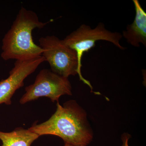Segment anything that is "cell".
<instances>
[{"instance_id":"7a4b0ae2","label":"cell","mask_w":146,"mask_h":146,"mask_svg":"<svg viewBox=\"0 0 146 146\" xmlns=\"http://www.w3.org/2000/svg\"><path fill=\"white\" fill-rule=\"evenodd\" d=\"M49 23H43L34 11L21 7L2 40L1 56L4 60L28 59L42 56L43 50L34 43L32 32Z\"/></svg>"},{"instance_id":"ba28073f","label":"cell","mask_w":146,"mask_h":146,"mask_svg":"<svg viewBox=\"0 0 146 146\" xmlns=\"http://www.w3.org/2000/svg\"><path fill=\"white\" fill-rule=\"evenodd\" d=\"M39 137L36 133L22 127L16 128L10 132L0 131L2 146H31Z\"/></svg>"},{"instance_id":"9c48e42d","label":"cell","mask_w":146,"mask_h":146,"mask_svg":"<svg viewBox=\"0 0 146 146\" xmlns=\"http://www.w3.org/2000/svg\"><path fill=\"white\" fill-rule=\"evenodd\" d=\"M130 138L131 136L129 134L127 133H123L121 137V140L123 142L122 145L121 146H129L128 141Z\"/></svg>"},{"instance_id":"5b68a950","label":"cell","mask_w":146,"mask_h":146,"mask_svg":"<svg viewBox=\"0 0 146 146\" xmlns=\"http://www.w3.org/2000/svg\"><path fill=\"white\" fill-rule=\"evenodd\" d=\"M122 37L121 33L109 31L106 29L104 24L100 23L94 29L87 25H82L76 30L67 35L63 41L76 52L79 67L81 70V60L84 54L96 46V42L99 40L108 41L124 50L125 48L121 45L119 42Z\"/></svg>"},{"instance_id":"3957f363","label":"cell","mask_w":146,"mask_h":146,"mask_svg":"<svg viewBox=\"0 0 146 146\" xmlns=\"http://www.w3.org/2000/svg\"><path fill=\"white\" fill-rule=\"evenodd\" d=\"M39 42L43 50L42 55L49 64L51 70L68 78L69 76L78 74L80 80L93 90L90 82L82 74L74 50L65 44L63 40L54 35L41 37Z\"/></svg>"},{"instance_id":"6da1fadb","label":"cell","mask_w":146,"mask_h":146,"mask_svg":"<svg viewBox=\"0 0 146 146\" xmlns=\"http://www.w3.org/2000/svg\"><path fill=\"white\" fill-rule=\"evenodd\" d=\"M56 111L44 122L33 125L28 129L39 136L52 135L62 138L73 145L87 146L93 139L86 112L75 100L61 106L57 102Z\"/></svg>"},{"instance_id":"52a82bcc","label":"cell","mask_w":146,"mask_h":146,"mask_svg":"<svg viewBox=\"0 0 146 146\" xmlns=\"http://www.w3.org/2000/svg\"><path fill=\"white\" fill-rule=\"evenodd\" d=\"M136 15L133 23L128 25L122 36L127 42L135 47H140V43L146 47V13L138 0H133Z\"/></svg>"},{"instance_id":"277c9868","label":"cell","mask_w":146,"mask_h":146,"mask_svg":"<svg viewBox=\"0 0 146 146\" xmlns=\"http://www.w3.org/2000/svg\"><path fill=\"white\" fill-rule=\"evenodd\" d=\"M25 90L26 93L20 100L21 104L41 97H47L53 102H57L61 96L72 95V86L68 78L62 76L47 69L40 71L34 83L27 86Z\"/></svg>"},{"instance_id":"30bf717a","label":"cell","mask_w":146,"mask_h":146,"mask_svg":"<svg viewBox=\"0 0 146 146\" xmlns=\"http://www.w3.org/2000/svg\"><path fill=\"white\" fill-rule=\"evenodd\" d=\"M64 146H76L73 145H70V144L67 143H65V145ZM86 146L84 145H80V146Z\"/></svg>"},{"instance_id":"8992f818","label":"cell","mask_w":146,"mask_h":146,"mask_svg":"<svg viewBox=\"0 0 146 146\" xmlns=\"http://www.w3.org/2000/svg\"><path fill=\"white\" fill-rule=\"evenodd\" d=\"M44 61L42 55L31 59L16 60L8 77L0 81V104H11V98L16 90L24 86L25 80Z\"/></svg>"}]
</instances>
